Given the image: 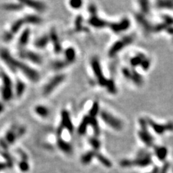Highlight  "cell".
<instances>
[{
  "instance_id": "6da1fadb",
  "label": "cell",
  "mask_w": 173,
  "mask_h": 173,
  "mask_svg": "<svg viewBox=\"0 0 173 173\" xmlns=\"http://www.w3.org/2000/svg\"><path fill=\"white\" fill-rule=\"evenodd\" d=\"M146 120L150 131L157 135L163 136L168 133L173 132L172 121H169L168 123H160L150 118H146Z\"/></svg>"
},
{
  "instance_id": "9a60e30c",
  "label": "cell",
  "mask_w": 173,
  "mask_h": 173,
  "mask_svg": "<svg viewBox=\"0 0 173 173\" xmlns=\"http://www.w3.org/2000/svg\"><path fill=\"white\" fill-rule=\"evenodd\" d=\"M154 154L159 160L164 161L168 155V149L164 146H154Z\"/></svg>"
},
{
  "instance_id": "277c9868",
  "label": "cell",
  "mask_w": 173,
  "mask_h": 173,
  "mask_svg": "<svg viewBox=\"0 0 173 173\" xmlns=\"http://www.w3.org/2000/svg\"><path fill=\"white\" fill-rule=\"evenodd\" d=\"M100 118L107 125L115 131H121L123 128L122 121L107 111L103 110L100 113Z\"/></svg>"
},
{
  "instance_id": "e0dca14e",
  "label": "cell",
  "mask_w": 173,
  "mask_h": 173,
  "mask_svg": "<svg viewBox=\"0 0 173 173\" xmlns=\"http://www.w3.org/2000/svg\"><path fill=\"white\" fill-rule=\"evenodd\" d=\"M146 57L147 56L144 53L139 52L134 57L131 58L130 60V63L131 67H133V69H135L137 67H140Z\"/></svg>"
},
{
  "instance_id": "60d3db41",
  "label": "cell",
  "mask_w": 173,
  "mask_h": 173,
  "mask_svg": "<svg viewBox=\"0 0 173 173\" xmlns=\"http://www.w3.org/2000/svg\"><path fill=\"white\" fill-rule=\"evenodd\" d=\"M70 6L74 9H79L81 7L82 5V2L81 1H71L70 2Z\"/></svg>"
},
{
  "instance_id": "5bb4252c",
  "label": "cell",
  "mask_w": 173,
  "mask_h": 173,
  "mask_svg": "<svg viewBox=\"0 0 173 173\" xmlns=\"http://www.w3.org/2000/svg\"><path fill=\"white\" fill-rule=\"evenodd\" d=\"M23 5H25L37 11H43L45 9V5L44 3L31 0H23L20 2Z\"/></svg>"
},
{
  "instance_id": "681fc988",
  "label": "cell",
  "mask_w": 173,
  "mask_h": 173,
  "mask_svg": "<svg viewBox=\"0 0 173 173\" xmlns=\"http://www.w3.org/2000/svg\"><path fill=\"white\" fill-rule=\"evenodd\" d=\"M4 110V105L0 103V113H1Z\"/></svg>"
},
{
  "instance_id": "8fae6325",
  "label": "cell",
  "mask_w": 173,
  "mask_h": 173,
  "mask_svg": "<svg viewBox=\"0 0 173 173\" xmlns=\"http://www.w3.org/2000/svg\"><path fill=\"white\" fill-rule=\"evenodd\" d=\"M131 25V22L128 18H124L118 23H109L108 26L114 33H118L121 32H123L129 28Z\"/></svg>"
},
{
  "instance_id": "ffe728a7",
  "label": "cell",
  "mask_w": 173,
  "mask_h": 173,
  "mask_svg": "<svg viewBox=\"0 0 173 173\" xmlns=\"http://www.w3.org/2000/svg\"><path fill=\"white\" fill-rule=\"evenodd\" d=\"M17 134H16V127L13 126L10 130L8 131L5 136V141L8 145L13 144L17 139Z\"/></svg>"
},
{
  "instance_id": "ee69618b",
  "label": "cell",
  "mask_w": 173,
  "mask_h": 173,
  "mask_svg": "<svg viewBox=\"0 0 173 173\" xmlns=\"http://www.w3.org/2000/svg\"><path fill=\"white\" fill-rule=\"evenodd\" d=\"M0 146H1L4 150H5V152H6V150L8 149V144H7V143L6 142L5 139H0Z\"/></svg>"
},
{
  "instance_id": "e575fe53",
  "label": "cell",
  "mask_w": 173,
  "mask_h": 173,
  "mask_svg": "<svg viewBox=\"0 0 173 173\" xmlns=\"http://www.w3.org/2000/svg\"><path fill=\"white\" fill-rule=\"evenodd\" d=\"M2 156L5 159L6 164H7V168H13V158H12V157L10 156V154L5 151V152H3L2 153Z\"/></svg>"
},
{
  "instance_id": "4dcf8cb0",
  "label": "cell",
  "mask_w": 173,
  "mask_h": 173,
  "mask_svg": "<svg viewBox=\"0 0 173 173\" xmlns=\"http://www.w3.org/2000/svg\"><path fill=\"white\" fill-rule=\"evenodd\" d=\"M89 125L92 126L95 136H99V135H100V128H99V124L98 123H97L96 118L89 116Z\"/></svg>"
},
{
  "instance_id": "4fadbf2b",
  "label": "cell",
  "mask_w": 173,
  "mask_h": 173,
  "mask_svg": "<svg viewBox=\"0 0 173 173\" xmlns=\"http://www.w3.org/2000/svg\"><path fill=\"white\" fill-rule=\"evenodd\" d=\"M61 126L63 128H67L70 133L73 132L74 127L72 122L69 116V113L67 110H62L61 112Z\"/></svg>"
},
{
  "instance_id": "d6a6232c",
  "label": "cell",
  "mask_w": 173,
  "mask_h": 173,
  "mask_svg": "<svg viewBox=\"0 0 173 173\" xmlns=\"http://www.w3.org/2000/svg\"><path fill=\"white\" fill-rule=\"evenodd\" d=\"M23 7V5L20 2L19 4H6L4 5V8L7 10H19Z\"/></svg>"
},
{
  "instance_id": "cb8c5ba5",
  "label": "cell",
  "mask_w": 173,
  "mask_h": 173,
  "mask_svg": "<svg viewBox=\"0 0 173 173\" xmlns=\"http://www.w3.org/2000/svg\"><path fill=\"white\" fill-rule=\"evenodd\" d=\"M95 154H96V151L92 150L89 152L85 153L83 154V156L81 158V162L84 164H88L92 162V159L95 157Z\"/></svg>"
},
{
  "instance_id": "1f68e13d",
  "label": "cell",
  "mask_w": 173,
  "mask_h": 173,
  "mask_svg": "<svg viewBox=\"0 0 173 173\" xmlns=\"http://www.w3.org/2000/svg\"><path fill=\"white\" fill-rule=\"evenodd\" d=\"M157 7L160 9H173V2L172 1H160L156 3Z\"/></svg>"
},
{
  "instance_id": "ba28073f",
  "label": "cell",
  "mask_w": 173,
  "mask_h": 173,
  "mask_svg": "<svg viewBox=\"0 0 173 173\" xmlns=\"http://www.w3.org/2000/svg\"><path fill=\"white\" fill-rule=\"evenodd\" d=\"M123 76L127 79L131 80V81L134 83L137 86H141L144 83V79L141 76L140 74H139L135 70V69H128L124 68L122 71Z\"/></svg>"
},
{
  "instance_id": "3957f363",
  "label": "cell",
  "mask_w": 173,
  "mask_h": 173,
  "mask_svg": "<svg viewBox=\"0 0 173 173\" xmlns=\"http://www.w3.org/2000/svg\"><path fill=\"white\" fill-rule=\"evenodd\" d=\"M134 38L132 35H127V36H124L122 38L118 40V41H116V42L113 43V45L111 46L110 49H109V56H115L118 54L121 51H122L124 48L128 46V45L131 44V43L134 42Z\"/></svg>"
},
{
  "instance_id": "d6986e66",
  "label": "cell",
  "mask_w": 173,
  "mask_h": 173,
  "mask_svg": "<svg viewBox=\"0 0 173 173\" xmlns=\"http://www.w3.org/2000/svg\"><path fill=\"white\" fill-rule=\"evenodd\" d=\"M89 23L93 27H97V28H101V27H104L108 26L109 25V23L106 22L104 20L100 19V17H97L96 15H92L91 18L89 19Z\"/></svg>"
},
{
  "instance_id": "74e56055",
  "label": "cell",
  "mask_w": 173,
  "mask_h": 173,
  "mask_svg": "<svg viewBox=\"0 0 173 173\" xmlns=\"http://www.w3.org/2000/svg\"><path fill=\"white\" fill-rule=\"evenodd\" d=\"M69 63L67 62V61H58L53 63V67L55 69H60L64 68V67H66L67 65H69Z\"/></svg>"
},
{
  "instance_id": "d4e9b609",
  "label": "cell",
  "mask_w": 173,
  "mask_h": 173,
  "mask_svg": "<svg viewBox=\"0 0 173 173\" xmlns=\"http://www.w3.org/2000/svg\"><path fill=\"white\" fill-rule=\"evenodd\" d=\"M95 157L99 160V162H100L101 164H103L105 167H106V168H110L111 167H112V162H110V160H109L108 158L105 157L104 155L100 154V153L96 152Z\"/></svg>"
},
{
  "instance_id": "7dc6e473",
  "label": "cell",
  "mask_w": 173,
  "mask_h": 173,
  "mask_svg": "<svg viewBox=\"0 0 173 173\" xmlns=\"http://www.w3.org/2000/svg\"><path fill=\"white\" fill-rule=\"evenodd\" d=\"M7 164L6 163H3V162H0V171L5 170V168H7Z\"/></svg>"
},
{
  "instance_id": "44dd1931",
  "label": "cell",
  "mask_w": 173,
  "mask_h": 173,
  "mask_svg": "<svg viewBox=\"0 0 173 173\" xmlns=\"http://www.w3.org/2000/svg\"><path fill=\"white\" fill-rule=\"evenodd\" d=\"M50 41V38L49 35H44L42 37L38 38L34 43L35 47L38 48V49H44V48L48 45Z\"/></svg>"
},
{
  "instance_id": "ac0fdd59",
  "label": "cell",
  "mask_w": 173,
  "mask_h": 173,
  "mask_svg": "<svg viewBox=\"0 0 173 173\" xmlns=\"http://www.w3.org/2000/svg\"><path fill=\"white\" fill-rule=\"evenodd\" d=\"M57 146L60 150L67 154H71L73 152V147L69 143L63 140L61 137H58Z\"/></svg>"
},
{
  "instance_id": "83f0119b",
  "label": "cell",
  "mask_w": 173,
  "mask_h": 173,
  "mask_svg": "<svg viewBox=\"0 0 173 173\" xmlns=\"http://www.w3.org/2000/svg\"><path fill=\"white\" fill-rule=\"evenodd\" d=\"M25 19V23L27 24H33V25H38V24H40L41 23V19L37 15H27L26 17H24Z\"/></svg>"
},
{
  "instance_id": "f6af8a7d",
  "label": "cell",
  "mask_w": 173,
  "mask_h": 173,
  "mask_svg": "<svg viewBox=\"0 0 173 173\" xmlns=\"http://www.w3.org/2000/svg\"><path fill=\"white\" fill-rule=\"evenodd\" d=\"M89 12H90V13L92 14V16L96 15V7H95V5H91L90 6H89Z\"/></svg>"
},
{
  "instance_id": "f546056e",
  "label": "cell",
  "mask_w": 173,
  "mask_h": 173,
  "mask_svg": "<svg viewBox=\"0 0 173 173\" xmlns=\"http://www.w3.org/2000/svg\"><path fill=\"white\" fill-rule=\"evenodd\" d=\"M2 95L3 99L6 101H9L11 100L13 97V89L12 87H2Z\"/></svg>"
},
{
  "instance_id": "ab89813d",
  "label": "cell",
  "mask_w": 173,
  "mask_h": 173,
  "mask_svg": "<svg viewBox=\"0 0 173 173\" xmlns=\"http://www.w3.org/2000/svg\"><path fill=\"white\" fill-rule=\"evenodd\" d=\"M81 23H82V17L81 16H79L75 20V25H76V29L77 31H81L82 30V25H81Z\"/></svg>"
},
{
  "instance_id": "7a4b0ae2",
  "label": "cell",
  "mask_w": 173,
  "mask_h": 173,
  "mask_svg": "<svg viewBox=\"0 0 173 173\" xmlns=\"http://www.w3.org/2000/svg\"><path fill=\"white\" fill-rule=\"evenodd\" d=\"M139 126H140V129L138 131V136L140 140L146 146H154V139L152 134H151L152 131L149 128L146 118L139 119Z\"/></svg>"
},
{
  "instance_id": "5b68a950",
  "label": "cell",
  "mask_w": 173,
  "mask_h": 173,
  "mask_svg": "<svg viewBox=\"0 0 173 173\" xmlns=\"http://www.w3.org/2000/svg\"><path fill=\"white\" fill-rule=\"evenodd\" d=\"M15 71L17 70V69L21 71L22 72L24 73V74H25L27 78L31 79V80L32 81H33V82H36V81L39 80L40 75L38 72L34 70L33 69H32L31 67L25 64V63H22L20 61L16 60L15 64Z\"/></svg>"
},
{
  "instance_id": "7402d4cb",
  "label": "cell",
  "mask_w": 173,
  "mask_h": 173,
  "mask_svg": "<svg viewBox=\"0 0 173 173\" xmlns=\"http://www.w3.org/2000/svg\"><path fill=\"white\" fill-rule=\"evenodd\" d=\"M30 37V30L26 29L23 31V33H22L20 38L19 40V43L18 45L21 49H23V48L25 47V45L27 44V43L28 42Z\"/></svg>"
},
{
  "instance_id": "bcb514c9",
  "label": "cell",
  "mask_w": 173,
  "mask_h": 173,
  "mask_svg": "<svg viewBox=\"0 0 173 173\" xmlns=\"http://www.w3.org/2000/svg\"><path fill=\"white\" fill-rule=\"evenodd\" d=\"M18 153L20 154V157H21V158H22V160L27 161V154H25V153L23 152V151L19 150V151H18Z\"/></svg>"
},
{
  "instance_id": "30bf717a",
  "label": "cell",
  "mask_w": 173,
  "mask_h": 173,
  "mask_svg": "<svg viewBox=\"0 0 173 173\" xmlns=\"http://www.w3.org/2000/svg\"><path fill=\"white\" fill-rule=\"evenodd\" d=\"M19 56L22 59H26L27 60H30L32 62L38 63V64H41L42 63V58L41 56L35 53L33 51L25 50V49H21L20 51L19 52Z\"/></svg>"
},
{
  "instance_id": "8992f818",
  "label": "cell",
  "mask_w": 173,
  "mask_h": 173,
  "mask_svg": "<svg viewBox=\"0 0 173 173\" xmlns=\"http://www.w3.org/2000/svg\"><path fill=\"white\" fill-rule=\"evenodd\" d=\"M132 166L145 168L152 164V155L146 150L140 151L135 160H131Z\"/></svg>"
},
{
  "instance_id": "b9f144b4",
  "label": "cell",
  "mask_w": 173,
  "mask_h": 173,
  "mask_svg": "<svg viewBox=\"0 0 173 173\" xmlns=\"http://www.w3.org/2000/svg\"><path fill=\"white\" fill-rule=\"evenodd\" d=\"M170 164L169 162H165L164 163V164H163L162 168H161V170H160V172L159 173H168V171H169V169H170Z\"/></svg>"
},
{
  "instance_id": "8d00e7d4",
  "label": "cell",
  "mask_w": 173,
  "mask_h": 173,
  "mask_svg": "<svg viewBox=\"0 0 173 173\" xmlns=\"http://www.w3.org/2000/svg\"><path fill=\"white\" fill-rule=\"evenodd\" d=\"M99 112V103L97 102H95L93 103V105L89 111V116L95 118V116L97 115Z\"/></svg>"
},
{
  "instance_id": "603a6c76",
  "label": "cell",
  "mask_w": 173,
  "mask_h": 173,
  "mask_svg": "<svg viewBox=\"0 0 173 173\" xmlns=\"http://www.w3.org/2000/svg\"><path fill=\"white\" fill-rule=\"evenodd\" d=\"M89 125V116L87 115V116L84 117L82 119L81 122L79 125L78 128V133L80 135H84L86 133V131L87 129V126Z\"/></svg>"
},
{
  "instance_id": "f35d334b",
  "label": "cell",
  "mask_w": 173,
  "mask_h": 173,
  "mask_svg": "<svg viewBox=\"0 0 173 173\" xmlns=\"http://www.w3.org/2000/svg\"><path fill=\"white\" fill-rule=\"evenodd\" d=\"M19 168L22 172H26L29 170L30 166L29 164L27 162V161L25 160H22L19 163Z\"/></svg>"
},
{
  "instance_id": "f1b7e54d",
  "label": "cell",
  "mask_w": 173,
  "mask_h": 173,
  "mask_svg": "<svg viewBox=\"0 0 173 173\" xmlns=\"http://www.w3.org/2000/svg\"><path fill=\"white\" fill-rule=\"evenodd\" d=\"M25 89V83L20 80H18L16 83L15 87V93L17 97H21L23 95Z\"/></svg>"
},
{
  "instance_id": "4316f807",
  "label": "cell",
  "mask_w": 173,
  "mask_h": 173,
  "mask_svg": "<svg viewBox=\"0 0 173 173\" xmlns=\"http://www.w3.org/2000/svg\"><path fill=\"white\" fill-rule=\"evenodd\" d=\"M35 113L42 118H46L49 115V110L43 105H38L35 108Z\"/></svg>"
},
{
  "instance_id": "9c48e42d",
  "label": "cell",
  "mask_w": 173,
  "mask_h": 173,
  "mask_svg": "<svg viewBox=\"0 0 173 173\" xmlns=\"http://www.w3.org/2000/svg\"><path fill=\"white\" fill-rule=\"evenodd\" d=\"M64 74H58L56 76H55L52 79H51L50 81L45 86L44 89H43V95H50L59 85H61V83L64 81Z\"/></svg>"
},
{
  "instance_id": "484cf974",
  "label": "cell",
  "mask_w": 173,
  "mask_h": 173,
  "mask_svg": "<svg viewBox=\"0 0 173 173\" xmlns=\"http://www.w3.org/2000/svg\"><path fill=\"white\" fill-rule=\"evenodd\" d=\"M65 56L66 61L68 62L69 64L74 61L75 58H76V53H75L74 49L72 48H69L65 51Z\"/></svg>"
},
{
  "instance_id": "7bdbcfd3",
  "label": "cell",
  "mask_w": 173,
  "mask_h": 173,
  "mask_svg": "<svg viewBox=\"0 0 173 173\" xmlns=\"http://www.w3.org/2000/svg\"><path fill=\"white\" fill-rule=\"evenodd\" d=\"M25 133V127H20L16 130V134H17V136L20 137L22 136Z\"/></svg>"
},
{
  "instance_id": "52a82bcc",
  "label": "cell",
  "mask_w": 173,
  "mask_h": 173,
  "mask_svg": "<svg viewBox=\"0 0 173 173\" xmlns=\"http://www.w3.org/2000/svg\"><path fill=\"white\" fill-rule=\"evenodd\" d=\"M91 66H92V68L93 69V71H94L95 77H96L97 79L98 84L103 87H106L108 79L105 78L104 75H103L100 61L97 58H94L92 59V61H91Z\"/></svg>"
},
{
  "instance_id": "7c38bea8",
  "label": "cell",
  "mask_w": 173,
  "mask_h": 173,
  "mask_svg": "<svg viewBox=\"0 0 173 173\" xmlns=\"http://www.w3.org/2000/svg\"><path fill=\"white\" fill-rule=\"evenodd\" d=\"M0 56H1L2 59V60L5 61L8 67L10 68V69L13 71H15V61L16 59H14V58L12 56L9 54V53L8 52L7 50H5V49H3L0 51Z\"/></svg>"
},
{
  "instance_id": "836d02e7",
  "label": "cell",
  "mask_w": 173,
  "mask_h": 173,
  "mask_svg": "<svg viewBox=\"0 0 173 173\" xmlns=\"http://www.w3.org/2000/svg\"><path fill=\"white\" fill-rule=\"evenodd\" d=\"M89 143L91 145V146L93 148V150L97 151L100 150V142L99 141L98 139L95 138V137H92L89 139Z\"/></svg>"
},
{
  "instance_id": "c3c4849f",
  "label": "cell",
  "mask_w": 173,
  "mask_h": 173,
  "mask_svg": "<svg viewBox=\"0 0 173 173\" xmlns=\"http://www.w3.org/2000/svg\"><path fill=\"white\" fill-rule=\"evenodd\" d=\"M159 172H160V170H159V168H157V167H155V168L153 169V170L151 171L150 172H149V173H159Z\"/></svg>"
},
{
  "instance_id": "2e32d148",
  "label": "cell",
  "mask_w": 173,
  "mask_h": 173,
  "mask_svg": "<svg viewBox=\"0 0 173 173\" xmlns=\"http://www.w3.org/2000/svg\"><path fill=\"white\" fill-rule=\"evenodd\" d=\"M49 38H50V41H52L56 53H60L61 51V45L60 42H59V37H58L56 32L54 29H52L51 31Z\"/></svg>"
},
{
  "instance_id": "d590c367",
  "label": "cell",
  "mask_w": 173,
  "mask_h": 173,
  "mask_svg": "<svg viewBox=\"0 0 173 173\" xmlns=\"http://www.w3.org/2000/svg\"><path fill=\"white\" fill-rule=\"evenodd\" d=\"M105 87L108 89L109 92L113 93V94L116 93V86H115V84L112 79H108V83H107V85Z\"/></svg>"
}]
</instances>
